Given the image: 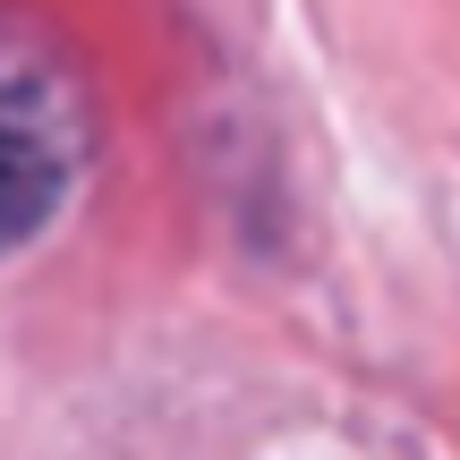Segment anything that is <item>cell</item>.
Returning <instances> with one entry per match:
<instances>
[{"label":"cell","instance_id":"1","mask_svg":"<svg viewBox=\"0 0 460 460\" xmlns=\"http://www.w3.org/2000/svg\"><path fill=\"white\" fill-rule=\"evenodd\" d=\"M102 146L85 60L34 9H0V256L34 247L68 214Z\"/></svg>","mask_w":460,"mask_h":460}]
</instances>
